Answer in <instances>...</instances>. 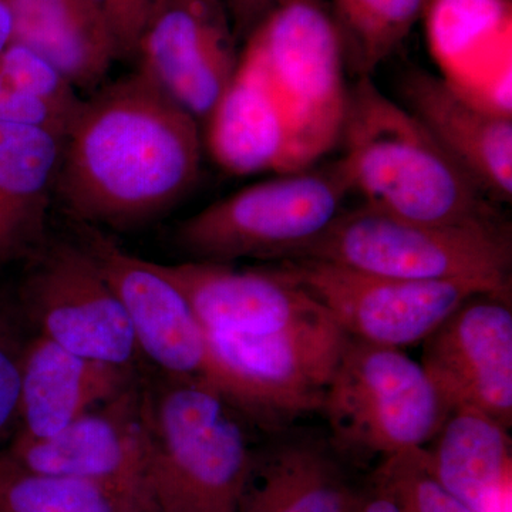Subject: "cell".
I'll use <instances>...</instances> for the list:
<instances>
[{
    "mask_svg": "<svg viewBox=\"0 0 512 512\" xmlns=\"http://www.w3.org/2000/svg\"><path fill=\"white\" fill-rule=\"evenodd\" d=\"M237 72L207 121L215 163L234 175L289 174L339 147L346 62L325 0H285L244 40Z\"/></svg>",
    "mask_w": 512,
    "mask_h": 512,
    "instance_id": "cell-1",
    "label": "cell"
},
{
    "mask_svg": "<svg viewBox=\"0 0 512 512\" xmlns=\"http://www.w3.org/2000/svg\"><path fill=\"white\" fill-rule=\"evenodd\" d=\"M200 121L140 72L101 86L63 141L56 198L86 227H137L173 210L201 170Z\"/></svg>",
    "mask_w": 512,
    "mask_h": 512,
    "instance_id": "cell-2",
    "label": "cell"
},
{
    "mask_svg": "<svg viewBox=\"0 0 512 512\" xmlns=\"http://www.w3.org/2000/svg\"><path fill=\"white\" fill-rule=\"evenodd\" d=\"M339 147L353 191L367 204L426 224L503 221L498 205L372 76L350 86Z\"/></svg>",
    "mask_w": 512,
    "mask_h": 512,
    "instance_id": "cell-3",
    "label": "cell"
},
{
    "mask_svg": "<svg viewBox=\"0 0 512 512\" xmlns=\"http://www.w3.org/2000/svg\"><path fill=\"white\" fill-rule=\"evenodd\" d=\"M144 393L148 512H238L254 454L241 413L192 380L163 376Z\"/></svg>",
    "mask_w": 512,
    "mask_h": 512,
    "instance_id": "cell-4",
    "label": "cell"
},
{
    "mask_svg": "<svg viewBox=\"0 0 512 512\" xmlns=\"http://www.w3.org/2000/svg\"><path fill=\"white\" fill-rule=\"evenodd\" d=\"M295 258L410 281L471 282L511 295L512 242L504 221L426 224L365 202L345 208L318 237L281 259Z\"/></svg>",
    "mask_w": 512,
    "mask_h": 512,
    "instance_id": "cell-5",
    "label": "cell"
},
{
    "mask_svg": "<svg viewBox=\"0 0 512 512\" xmlns=\"http://www.w3.org/2000/svg\"><path fill=\"white\" fill-rule=\"evenodd\" d=\"M352 192L340 157L298 173L271 175L181 222L175 245L191 261H278L325 231Z\"/></svg>",
    "mask_w": 512,
    "mask_h": 512,
    "instance_id": "cell-6",
    "label": "cell"
},
{
    "mask_svg": "<svg viewBox=\"0 0 512 512\" xmlns=\"http://www.w3.org/2000/svg\"><path fill=\"white\" fill-rule=\"evenodd\" d=\"M320 412L335 448L384 460L426 448L451 413L423 366L402 349L348 335Z\"/></svg>",
    "mask_w": 512,
    "mask_h": 512,
    "instance_id": "cell-7",
    "label": "cell"
},
{
    "mask_svg": "<svg viewBox=\"0 0 512 512\" xmlns=\"http://www.w3.org/2000/svg\"><path fill=\"white\" fill-rule=\"evenodd\" d=\"M208 336L215 392L264 424L320 412L346 338L325 311L265 335Z\"/></svg>",
    "mask_w": 512,
    "mask_h": 512,
    "instance_id": "cell-8",
    "label": "cell"
},
{
    "mask_svg": "<svg viewBox=\"0 0 512 512\" xmlns=\"http://www.w3.org/2000/svg\"><path fill=\"white\" fill-rule=\"evenodd\" d=\"M271 266L345 335L387 348L423 343L468 299L491 293L471 282L410 281L315 259H279Z\"/></svg>",
    "mask_w": 512,
    "mask_h": 512,
    "instance_id": "cell-9",
    "label": "cell"
},
{
    "mask_svg": "<svg viewBox=\"0 0 512 512\" xmlns=\"http://www.w3.org/2000/svg\"><path fill=\"white\" fill-rule=\"evenodd\" d=\"M80 227L77 241L119 296L140 356L161 376L192 380L214 390L217 363L210 336L181 289L160 264L130 254L99 228Z\"/></svg>",
    "mask_w": 512,
    "mask_h": 512,
    "instance_id": "cell-10",
    "label": "cell"
},
{
    "mask_svg": "<svg viewBox=\"0 0 512 512\" xmlns=\"http://www.w3.org/2000/svg\"><path fill=\"white\" fill-rule=\"evenodd\" d=\"M35 259L25 303L39 335L87 359L134 366L140 353L126 311L87 249L47 244Z\"/></svg>",
    "mask_w": 512,
    "mask_h": 512,
    "instance_id": "cell-11",
    "label": "cell"
},
{
    "mask_svg": "<svg viewBox=\"0 0 512 512\" xmlns=\"http://www.w3.org/2000/svg\"><path fill=\"white\" fill-rule=\"evenodd\" d=\"M237 42L225 0H161L136 59L140 72L207 123L237 72Z\"/></svg>",
    "mask_w": 512,
    "mask_h": 512,
    "instance_id": "cell-12",
    "label": "cell"
},
{
    "mask_svg": "<svg viewBox=\"0 0 512 512\" xmlns=\"http://www.w3.org/2000/svg\"><path fill=\"white\" fill-rule=\"evenodd\" d=\"M510 296L478 293L424 340L420 365L450 412L476 410L512 423Z\"/></svg>",
    "mask_w": 512,
    "mask_h": 512,
    "instance_id": "cell-13",
    "label": "cell"
},
{
    "mask_svg": "<svg viewBox=\"0 0 512 512\" xmlns=\"http://www.w3.org/2000/svg\"><path fill=\"white\" fill-rule=\"evenodd\" d=\"M2 453L29 470L126 485L144 495L148 458L144 386L134 384L45 439L13 437Z\"/></svg>",
    "mask_w": 512,
    "mask_h": 512,
    "instance_id": "cell-14",
    "label": "cell"
},
{
    "mask_svg": "<svg viewBox=\"0 0 512 512\" xmlns=\"http://www.w3.org/2000/svg\"><path fill=\"white\" fill-rule=\"evenodd\" d=\"M403 107L494 204L512 201V116L481 106L443 77L413 67L400 79Z\"/></svg>",
    "mask_w": 512,
    "mask_h": 512,
    "instance_id": "cell-15",
    "label": "cell"
},
{
    "mask_svg": "<svg viewBox=\"0 0 512 512\" xmlns=\"http://www.w3.org/2000/svg\"><path fill=\"white\" fill-rule=\"evenodd\" d=\"M161 269L210 333L265 335L325 311L271 265L237 269L220 262L188 261Z\"/></svg>",
    "mask_w": 512,
    "mask_h": 512,
    "instance_id": "cell-16",
    "label": "cell"
},
{
    "mask_svg": "<svg viewBox=\"0 0 512 512\" xmlns=\"http://www.w3.org/2000/svg\"><path fill=\"white\" fill-rule=\"evenodd\" d=\"M140 382L134 366L87 359L45 336L28 340L20 379L19 439H45Z\"/></svg>",
    "mask_w": 512,
    "mask_h": 512,
    "instance_id": "cell-17",
    "label": "cell"
},
{
    "mask_svg": "<svg viewBox=\"0 0 512 512\" xmlns=\"http://www.w3.org/2000/svg\"><path fill=\"white\" fill-rule=\"evenodd\" d=\"M63 141L43 128L0 123V266L46 247Z\"/></svg>",
    "mask_w": 512,
    "mask_h": 512,
    "instance_id": "cell-18",
    "label": "cell"
},
{
    "mask_svg": "<svg viewBox=\"0 0 512 512\" xmlns=\"http://www.w3.org/2000/svg\"><path fill=\"white\" fill-rule=\"evenodd\" d=\"M430 443L427 466L444 490L476 512H510L507 426L476 410H454Z\"/></svg>",
    "mask_w": 512,
    "mask_h": 512,
    "instance_id": "cell-19",
    "label": "cell"
},
{
    "mask_svg": "<svg viewBox=\"0 0 512 512\" xmlns=\"http://www.w3.org/2000/svg\"><path fill=\"white\" fill-rule=\"evenodd\" d=\"M359 501L328 448L301 437L252 454L238 512H355Z\"/></svg>",
    "mask_w": 512,
    "mask_h": 512,
    "instance_id": "cell-20",
    "label": "cell"
},
{
    "mask_svg": "<svg viewBox=\"0 0 512 512\" xmlns=\"http://www.w3.org/2000/svg\"><path fill=\"white\" fill-rule=\"evenodd\" d=\"M13 10V42L49 60L79 92L103 86L119 53L90 0H13Z\"/></svg>",
    "mask_w": 512,
    "mask_h": 512,
    "instance_id": "cell-21",
    "label": "cell"
},
{
    "mask_svg": "<svg viewBox=\"0 0 512 512\" xmlns=\"http://www.w3.org/2000/svg\"><path fill=\"white\" fill-rule=\"evenodd\" d=\"M423 16L443 79L450 80L463 66L451 86L468 64L494 60L495 50L511 53L510 0H426Z\"/></svg>",
    "mask_w": 512,
    "mask_h": 512,
    "instance_id": "cell-22",
    "label": "cell"
},
{
    "mask_svg": "<svg viewBox=\"0 0 512 512\" xmlns=\"http://www.w3.org/2000/svg\"><path fill=\"white\" fill-rule=\"evenodd\" d=\"M0 512H148L136 488L40 473L0 451Z\"/></svg>",
    "mask_w": 512,
    "mask_h": 512,
    "instance_id": "cell-23",
    "label": "cell"
},
{
    "mask_svg": "<svg viewBox=\"0 0 512 512\" xmlns=\"http://www.w3.org/2000/svg\"><path fill=\"white\" fill-rule=\"evenodd\" d=\"M346 67L372 76L423 16L426 0H329Z\"/></svg>",
    "mask_w": 512,
    "mask_h": 512,
    "instance_id": "cell-24",
    "label": "cell"
},
{
    "mask_svg": "<svg viewBox=\"0 0 512 512\" xmlns=\"http://www.w3.org/2000/svg\"><path fill=\"white\" fill-rule=\"evenodd\" d=\"M377 491L403 512H476L444 490L427 466L424 448L386 458L376 474Z\"/></svg>",
    "mask_w": 512,
    "mask_h": 512,
    "instance_id": "cell-25",
    "label": "cell"
},
{
    "mask_svg": "<svg viewBox=\"0 0 512 512\" xmlns=\"http://www.w3.org/2000/svg\"><path fill=\"white\" fill-rule=\"evenodd\" d=\"M0 74L22 92L45 101L76 119L83 100L73 86L49 60L29 47L13 42L0 56Z\"/></svg>",
    "mask_w": 512,
    "mask_h": 512,
    "instance_id": "cell-26",
    "label": "cell"
},
{
    "mask_svg": "<svg viewBox=\"0 0 512 512\" xmlns=\"http://www.w3.org/2000/svg\"><path fill=\"white\" fill-rule=\"evenodd\" d=\"M26 342L20 338L18 326L12 318L0 313V441L18 424Z\"/></svg>",
    "mask_w": 512,
    "mask_h": 512,
    "instance_id": "cell-27",
    "label": "cell"
},
{
    "mask_svg": "<svg viewBox=\"0 0 512 512\" xmlns=\"http://www.w3.org/2000/svg\"><path fill=\"white\" fill-rule=\"evenodd\" d=\"M109 28L120 57L133 59L161 0H90Z\"/></svg>",
    "mask_w": 512,
    "mask_h": 512,
    "instance_id": "cell-28",
    "label": "cell"
},
{
    "mask_svg": "<svg viewBox=\"0 0 512 512\" xmlns=\"http://www.w3.org/2000/svg\"><path fill=\"white\" fill-rule=\"evenodd\" d=\"M72 117L13 86L0 74V123L43 128L66 137Z\"/></svg>",
    "mask_w": 512,
    "mask_h": 512,
    "instance_id": "cell-29",
    "label": "cell"
},
{
    "mask_svg": "<svg viewBox=\"0 0 512 512\" xmlns=\"http://www.w3.org/2000/svg\"><path fill=\"white\" fill-rule=\"evenodd\" d=\"M285 0H225L235 35L245 40Z\"/></svg>",
    "mask_w": 512,
    "mask_h": 512,
    "instance_id": "cell-30",
    "label": "cell"
},
{
    "mask_svg": "<svg viewBox=\"0 0 512 512\" xmlns=\"http://www.w3.org/2000/svg\"><path fill=\"white\" fill-rule=\"evenodd\" d=\"M15 40L13 0H0V56Z\"/></svg>",
    "mask_w": 512,
    "mask_h": 512,
    "instance_id": "cell-31",
    "label": "cell"
},
{
    "mask_svg": "<svg viewBox=\"0 0 512 512\" xmlns=\"http://www.w3.org/2000/svg\"><path fill=\"white\" fill-rule=\"evenodd\" d=\"M355 512H403L400 510L399 505L394 503L392 498L387 497L386 494L376 491L375 495H372L366 500H360L357 504Z\"/></svg>",
    "mask_w": 512,
    "mask_h": 512,
    "instance_id": "cell-32",
    "label": "cell"
}]
</instances>
